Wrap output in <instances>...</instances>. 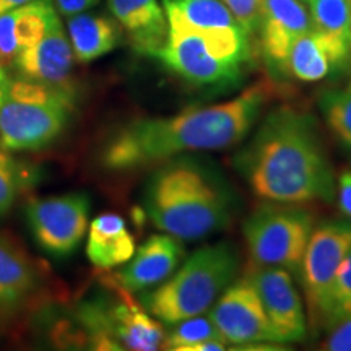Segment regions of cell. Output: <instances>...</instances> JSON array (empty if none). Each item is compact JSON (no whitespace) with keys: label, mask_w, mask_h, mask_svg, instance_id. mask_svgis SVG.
Instances as JSON below:
<instances>
[{"label":"cell","mask_w":351,"mask_h":351,"mask_svg":"<svg viewBox=\"0 0 351 351\" xmlns=\"http://www.w3.org/2000/svg\"><path fill=\"white\" fill-rule=\"evenodd\" d=\"M351 313V247L340 263L328 295L326 330L341 315Z\"/></svg>","instance_id":"25"},{"label":"cell","mask_w":351,"mask_h":351,"mask_svg":"<svg viewBox=\"0 0 351 351\" xmlns=\"http://www.w3.org/2000/svg\"><path fill=\"white\" fill-rule=\"evenodd\" d=\"M98 2L99 0H52L56 10L62 16H65V19H70V16L78 15V13L90 10Z\"/></svg>","instance_id":"28"},{"label":"cell","mask_w":351,"mask_h":351,"mask_svg":"<svg viewBox=\"0 0 351 351\" xmlns=\"http://www.w3.org/2000/svg\"><path fill=\"white\" fill-rule=\"evenodd\" d=\"M208 317L231 345L276 343L261 298L247 278L230 285L215 302Z\"/></svg>","instance_id":"11"},{"label":"cell","mask_w":351,"mask_h":351,"mask_svg":"<svg viewBox=\"0 0 351 351\" xmlns=\"http://www.w3.org/2000/svg\"><path fill=\"white\" fill-rule=\"evenodd\" d=\"M143 205L158 230L195 241L225 230L238 199L212 163L181 155L158 166L145 186Z\"/></svg>","instance_id":"3"},{"label":"cell","mask_w":351,"mask_h":351,"mask_svg":"<svg viewBox=\"0 0 351 351\" xmlns=\"http://www.w3.org/2000/svg\"><path fill=\"white\" fill-rule=\"evenodd\" d=\"M328 335L322 348L328 351H351V313L341 315L327 328Z\"/></svg>","instance_id":"27"},{"label":"cell","mask_w":351,"mask_h":351,"mask_svg":"<svg viewBox=\"0 0 351 351\" xmlns=\"http://www.w3.org/2000/svg\"><path fill=\"white\" fill-rule=\"evenodd\" d=\"M88 218L90 199L82 192L32 199L26 205V221L34 241L54 257L75 252L88 230Z\"/></svg>","instance_id":"9"},{"label":"cell","mask_w":351,"mask_h":351,"mask_svg":"<svg viewBox=\"0 0 351 351\" xmlns=\"http://www.w3.org/2000/svg\"><path fill=\"white\" fill-rule=\"evenodd\" d=\"M39 285L36 263L15 239L0 234V309L23 306Z\"/></svg>","instance_id":"16"},{"label":"cell","mask_w":351,"mask_h":351,"mask_svg":"<svg viewBox=\"0 0 351 351\" xmlns=\"http://www.w3.org/2000/svg\"><path fill=\"white\" fill-rule=\"evenodd\" d=\"M108 8L138 54L155 57L168 36V20L160 0H108Z\"/></svg>","instance_id":"15"},{"label":"cell","mask_w":351,"mask_h":351,"mask_svg":"<svg viewBox=\"0 0 351 351\" xmlns=\"http://www.w3.org/2000/svg\"><path fill=\"white\" fill-rule=\"evenodd\" d=\"M269 98V86L256 83L225 103L186 109L176 116L135 119L104 143L101 163L111 171H132L191 152L231 148L251 132Z\"/></svg>","instance_id":"1"},{"label":"cell","mask_w":351,"mask_h":351,"mask_svg":"<svg viewBox=\"0 0 351 351\" xmlns=\"http://www.w3.org/2000/svg\"><path fill=\"white\" fill-rule=\"evenodd\" d=\"M339 204L340 210L351 217V173L346 171L340 176L339 181Z\"/></svg>","instance_id":"29"},{"label":"cell","mask_w":351,"mask_h":351,"mask_svg":"<svg viewBox=\"0 0 351 351\" xmlns=\"http://www.w3.org/2000/svg\"><path fill=\"white\" fill-rule=\"evenodd\" d=\"M311 28L309 10L301 0H263L258 32L267 64L275 72H287L293 43Z\"/></svg>","instance_id":"13"},{"label":"cell","mask_w":351,"mask_h":351,"mask_svg":"<svg viewBox=\"0 0 351 351\" xmlns=\"http://www.w3.org/2000/svg\"><path fill=\"white\" fill-rule=\"evenodd\" d=\"M319 109L333 135L351 147V91H324L319 96Z\"/></svg>","instance_id":"24"},{"label":"cell","mask_w":351,"mask_h":351,"mask_svg":"<svg viewBox=\"0 0 351 351\" xmlns=\"http://www.w3.org/2000/svg\"><path fill=\"white\" fill-rule=\"evenodd\" d=\"M73 90L15 77L0 99V148L38 152L62 135L73 112Z\"/></svg>","instance_id":"6"},{"label":"cell","mask_w":351,"mask_h":351,"mask_svg":"<svg viewBox=\"0 0 351 351\" xmlns=\"http://www.w3.org/2000/svg\"><path fill=\"white\" fill-rule=\"evenodd\" d=\"M304 2H307V0H304Z\"/></svg>","instance_id":"34"},{"label":"cell","mask_w":351,"mask_h":351,"mask_svg":"<svg viewBox=\"0 0 351 351\" xmlns=\"http://www.w3.org/2000/svg\"><path fill=\"white\" fill-rule=\"evenodd\" d=\"M168 20L165 46L155 56L169 72L195 86H232L251 62L249 34L241 26L195 29Z\"/></svg>","instance_id":"4"},{"label":"cell","mask_w":351,"mask_h":351,"mask_svg":"<svg viewBox=\"0 0 351 351\" xmlns=\"http://www.w3.org/2000/svg\"><path fill=\"white\" fill-rule=\"evenodd\" d=\"M238 271L239 254L231 244L205 245L186 258L166 282L143 296L142 304L153 317L171 326L205 313Z\"/></svg>","instance_id":"5"},{"label":"cell","mask_w":351,"mask_h":351,"mask_svg":"<svg viewBox=\"0 0 351 351\" xmlns=\"http://www.w3.org/2000/svg\"><path fill=\"white\" fill-rule=\"evenodd\" d=\"M86 256L95 267L114 269L129 262L135 252V241L124 218L117 213H103L88 228Z\"/></svg>","instance_id":"17"},{"label":"cell","mask_w":351,"mask_h":351,"mask_svg":"<svg viewBox=\"0 0 351 351\" xmlns=\"http://www.w3.org/2000/svg\"><path fill=\"white\" fill-rule=\"evenodd\" d=\"M166 19L195 29H228L241 26L221 0H161ZM243 28V26H241Z\"/></svg>","instance_id":"21"},{"label":"cell","mask_w":351,"mask_h":351,"mask_svg":"<svg viewBox=\"0 0 351 351\" xmlns=\"http://www.w3.org/2000/svg\"><path fill=\"white\" fill-rule=\"evenodd\" d=\"M8 80H10V73H8V69L3 67V65H0V99H2L3 91H5Z\"/></svg>","instance_id":"31"},{"label":"cell","mask_w":351,"mask_h":351,"mask_svg":"<svg viewBox=\"0 0 351 351\" xmlns=\"http://www.w3.org/2000/svg\"><path fill=\"white\" fill-rule=\"evenodd\" d=\"M234 166L258 199L275 204L330 202L335 195L332 163L311 112L278 106L263 116Z\"/></svg>","instance_id":"2"},{"label":"cell","mask_w":351,"mask_h":351,"mask_svg":"<svg viewBox=\"0 0 351 351\" xmlns=\"http://www.w3.org/2000/svg\"><path fill=\"white\" fill-rule=\"evenodd\" d=\"M182 257L184 249L179 239L168 232L153 234L134 252L130 261L125 262L124 269L112 275V278L127 291H145L166 282L178 269Z\"/></svg>","instance_id":"14"},{"label":"cell","mask_w":351,"mask_h":351,"mask_svg":"<svg viewBox=\"0 0 351 351\" xmlns=\"http://www.w3.org/2000/svg\"><path fill=\"white\" fill-rule=\"evenodd\" d=\"M38 174L29 166L12 160H0V218L10 212L19 197L36 182Z\"/></svg>","instance_id":"23"},{"label":"cell","mask_w":351,"mask_h":351,"mask_svg":"<svg viewBox=\"0 0 351 351\" xmlns=\"http://www.w3.org/2000/svg\"><path fill=\"white\" fill-rule=\"evenodd\" d=\"M73 51L59 15L52 16L47 29L33 46L20 51L12 62L16 77L64 90H73Z\"/></svg>","instance_id":"12"},{"label":"cell","mask_w":351,"mask_h":351,"mask_svg":"<svg viewBox=\"0 0 351 351\" xmlns=\"http://www.w3.org/2000/svg\"><path fill=\"white\" fill-rule=\"evenodd\" d=\"M29 2H33V0H0V15H3V13L10 10H15V8H19L21 5H26V3Z\"/></svg>","instance_id":"30"},{"label":"cell","mask_w":351,"mask_h":351,"mask_svg":"<svg viewBox=\"0 0 351 351\" xmlns=\"http://www.w3.org/2000/svg\"><path fill=\"white\" fill-rule=\"evenodd\" d=\"M351 247V223L328 221L315 228L302 257L300 275L309 327L313 333L326 328L328 295L340 263Z\"/></svg>","instance_id":"8"},{"label":"cell","mask_w":351,"mask_h":351,"mask_svg":"<svg viewBox=\"0 0 351 351\" xmlns=\"http://www.w3.org/2000/svg\"><path fill=\"white\" fill-rule=\"evenodd\" d=\"M243 231L254 265L300 274L314 231V217L309 210L293 207V204L271 202L245 219Z\"/></svg>","instance_id":"7"},{"label":"cell","mask_w":351,"mask_h":351,"mask_svg":"<svg viewBox=\"0 0 351 351\" xmlns=\"http://www.w3.org/2000/svg\"><path fill=\"white\" fill-rule=\"evenodd\" d=\"M311 25L330 49L335 69L351 57V0H307Z\"/></svg>","instance_id":"19"},{"label":"cell","mask_w":351,"mask_h":351,"mask_svg":"<svg viewBox=\"0 0 351 351\" xmlns=\"http://www.w3.org/2000/svg\"><path fill=\"white\" fill-rule=\"evenodd\" d=\"M169 330H165L163 343L161 350H173V351H189L192 346L202 343L205 340L223 339L217 326L210 317L204 315H194L179 322L171 324ZM225 340V339H223Z\"/></svg>","instance_id":"22"},{"label":"cell","mask_w":351,"mask_h":351,"mask_svg":"<svg viewBox=\"0 0 351 351\" xmlns=\"http://www.w3.org/2000/svg\"><path fill=\"white\" fill-rule=\"evenodd\" d=\"M335 69L327 43L313 28L293 43L287 70L301 82H319Z\"/></svg>","instance_id":"20"},{"label":"cell","mask_w":351,"mask_h":351,"mask_svg":"<svg viewBox=\"0 0 351 351\" xmlns=\"http://www.w3.org/2000/svg\"><path fill=\"white\" fill-rule=\"evenodd\" d=\"M69 41L73 57L82 64L93 62L119 46L122 39L121 25L114 16L96 13H78L67 19Z\"/></svg>","instance_id":"18"},{"label":"cell","mask_w":351,"mask_h":351,"mask_svg":"<svg viewBox=\"0 0 351 351\" xmlns=\"http://www.w3.org/2000/svg\"><path fill=\"white\" fill-rule=\"evenodd\" d=\"M221 2L249 36L258 32L263 0H221Z\"/></svg>","instance_id":"26"},{"label":"cell","mask_w":351,"mask_h":351,"mask_svg":"<svg viewBox=\"0 0 351 351\" xmlns=\"http://www.w3.org/2000/svg\"><path fill=\"white\" fill-rule=\"evenodd\" d=\"M348 90L351 91V82H350V85H348Z\"/></svg>","instance_id":"33"},{"label":"cell","mask_w":351,"mask_h":351,"mask_svg":"<svg viewBox=\"0 0 351 351\" xmlns=\"http://www.w3.org/2000/svg\"><path fill=\"white\" fill-rule=\"evenodd\" d=\"M245 278L261 298L276 343H298L306 339L302 300L289 271L278 267H254Z\"/></svg>","instance_id":"10"},{"label":"cell","mask_w":351,"mask_h":351,"mask_svg":"<svg viewBox=\"0 0 351 351\" xmlns=\"http://www.w3.org/2000/svg\"><path fill=\"white\" fill-rule=\"evenodd\" d=\"M5 158H8L7 152H5V150H2V148H0V160H5Z\"/></svg>","instance_id":"32"}]
</instances>
